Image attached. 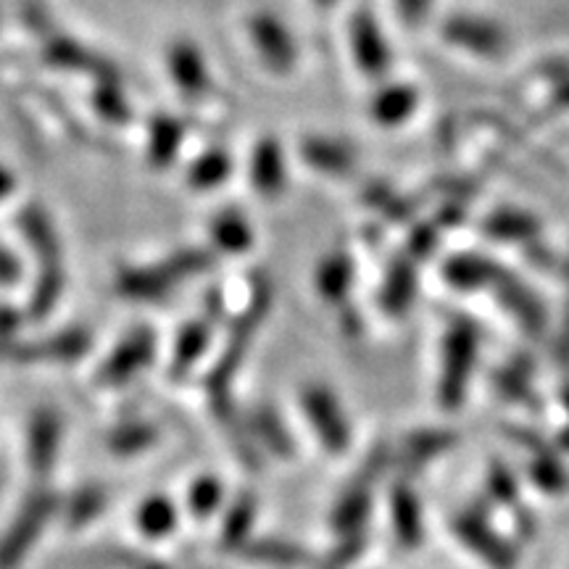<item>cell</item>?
<instances>
[{
    "label": "cell",
    "instance_id": "obj_10",
    "mask_svg": "<svg viewBox=\"0 0 569 569\" xmlns=\"http://www.w3.org/2000/svg\"><path fill=\"white\" fill-rule=\"evenodd\" d=\"M63 422L56 409H38L30 419L27 430V461L34 475H48L56 465L61 446Z\"/></svg>",
    "mask_w": 569,
    "mask_h": 569
},
{
    "label": "cell",
    "instance_id": "obj_5",
    "mask_svg": "<svg viewBox=\"0 0 569 569\" xmlns=\"http://www.w3.org/2000/svg\"><path fill=\"white\" fill-rule=\"evenodd\" d=\"M348 48H351L353 63L361 74L369 77V80L388 77L390 67H393V51H390L386 32L377 24L372 13H353L351 24H348Z\"/></svg>",
    "mask_w": 569,
    "mask_h": 569
},
{
    "label": "cell",
    "instance_id": "obj_40",
    "mask_svg": "<svg viewBox=\"0 0 569 569\" xmlns=\"http://www.w3.org/2000/svg\"><path fill=\"white\" fill-rule=\"evenodd\" d=\"M311 3H315L317 9H322V11H330V9H336V6H338V0H311Z\"/></svg>",
    "mask_w": 569,
    "mask_h": 569
},
{
    "label": "cell",
    "instance_id": "obj_7",
    "mask_svg": "<svg viewBox=\"0 0 569 569\" xmlns=\"http://www.w3.org/2000/svg\"><path fill=\"white\" fill-rule=\"evenodd\" d=\"M301 401L306 417H309L317 436L322 438L327 451L343 453L348 443H351V430H348L346 415L343 409H340L338 398L325 386H309L303 390Z\"/></svg>",
    "mask_w": 569,
    "mask_h": 569
},
{
    "label": "cell",
    "instance_id": "obj_28",
    "mask_svg": "<svg viewBox=\"0 0 569 569\" xmlns=\"http://www.w3.org/2000/svg\"><path fill=\"white\" fill-rule=\"evenodd\" d=\"M253 522H256V498L251 493L234 498L232 507L227 509L224 528H222V543L227 549H240V546L248 543Z\"/></svg>",
    "mask_w": 569,
    "mask_h": 569
},
{
    "label": "cell",
    "instance_id": "obj_19",
    "mask_svg": "<svg viewBox=\"0 0 569 569\" xmlns=\"http://www.w3.org/2000/svg\"><path fill=\"white\" fill-rule=\"evenodd\" d=\"M482 232L498 243H532L540 232V222L522 209H496L482 222Z\"/></svg>",
    "mask_w": 569,
    "mask_h": 569
},
{
    "label": "cell",
    "instance_id": "obj_29",
    "mask_svg": "<svg viewBox=\"0 0 569 569\" xmlns=\"http://www.w3.org/2000/svg\"><path fill=\"white\" fill-rule=\"evenodd\" d=\"M457 440L459 436L451 430H419L407 440V461L411 467H419L422 461L457 446Z\"/></svg>",
    "mask_w": 569,
    "mask_h": 569
},
{
    "label": "cell",
    "instance_id": "obj_1",
    "mask_svg": "<svg viewBox=\"0 0 569 569\" xmlns=\"http://www.w3.org/2000/svg\"><path fill=\"white\" fill-rule=\"evenodd\" d=\"M478 327L467 319H453L443 338V367H440L438 401L440 407L453 411L465 401L475 359H478Z\"/></svg>",
    "mask_w": 569,
    "mask_h": 569
},
{
    "label": "cell",
    "instance_id": "obj_23",
    "mask_svg": "<svg viewBox=\"0 0 569 569\" xmlns=\"http://www.w3.org/2000/svg\"><path fill=\"white\" fill-rule=\"evenodd\" d=\"M353 282V267L346 253H332L317 269V290L325 301L340 303Z\"/></svg>",
    "mask_w": 569,
    "mask_h": 569
},
{
    "label": "cell",
    "instance_id": "obj_39",
    "mask_svg": "<svg viewBox=\"0 0 569 569\" xmlns=\"http://www.w3.org/2000/svg\"><path fill=\"white\" fill-rule=\"evenodd\" d=\"M119 565L124 569H167L163 565H159V561L140 557V553H122V557H119Z\"/></svg>",
    "mask_w": 569,
    "mask_h": 569
},
{
    "label": "cell",
    "instance_id": "obj_22",
    "mask_svg": "<svg viewBox=\"0 0 569 569\" xmlns=\"http://www.w3.org/2000/svg\"><path fill=\"white\" fill-rule=\"evenodd\" d=\"M243 557L256 559V561H264V565H277V567H301L309 565L311 557L303 546L288 543V540H248L238 549Z\"/></svg>",
    "mask_w": 569,
    "mask_h": 569
},
{
    "label": "cell",
    "instance_id": "obj_21",
    "mask_svg": "<svg viewBox=\"0 0 569 569\" xmlns=\"http://www.w3.org/2000/svg\"><path fill=\"white\" fill-rule=\"evenodd\" d=\"M415 290H417L415 267H411L407 259L396 261L386 277V284H382V293H380L382 309H386L388 315H403V311L409 309V303L415 301Z\"/></svg>",
    "mask_w": 569,
    "mask_h": 569
},
{
    "label": "cell",
    "instance_id": "obj_2",
    "mask_svg": "<svg viewBox=\"0 0 569 569\" xmlns=\"http://www.w3.org/2000/svg\"><path fill=\"white\" fill-rule=\"evenodd\" d=\"M56 509H59V496L48 488L32 490L24 498L11 528L0 538V569H17L19 561L30 553L34 540L40 538V532L46 530V525L51 522Z\"/></svg>",
    "mask_w": 569,
    "mask_h": 569
},
{
    "label": "cell",
    "instance_id": "obj_17",
    "mask_svg": "<svg viewBox=\"0 0 569 569\" xmlns=\"http://www.w3.org/2000/svg\"><path fill=\"white\" fill-rule=\"evenodd\" d=\"M503 274V269L496 264V261L486 259V256L478 253H465L453 256V259L446 261L443 277L448 284L459 290H480V288H493L498 277Z\"/></svg>",
    "mask_w": 569,
    "mask_h": 569
},
{
    "label": "cell",
    "instance_id": "obj_27",
    "mask_svg": "<svg viewBox=\"0 0 569 569\" xmlns=\"http://www.w3.org/2000/svg\"><path fill=\"white\" fill-rule=\"evenodd\" d=\"M206 346H209V327L203 322H190L184 325V330L180 332V338H177V346H174V359H172V372L174 380H180L193 369V365L198 359H201V353L206 351Z\"/></svg>",
    "mask_w": 569,
    "mask_h": 569
},
{
    "label": "cell",
    "instance_id": "obj_43",
    "mask_svg": "<svg viewBox=\"0 0 569 569\" xmlns=\"http://www.w3.org/2000/svg\"><path fill=\"white\" fill-rule=\"evenodd\" d=\"M561 398H565V407H567V411H569V386L565 388V393H561Z\"/></svg>",
    "mask_w": 569,
    "mask_h": 569
},
{
    "label": "cell",
    "instance_id": "obj_9",
    "mask_svg": "<svg viewBox=\"0 0 569 569\" xmlns=\"http://www.w3.org/2000/svg\"><path fill=\"white\" fill-rule=\"evenodd\" d=\"M451 528L457 532L461 543H467L469 549L478 553L480 559H486L493 569H515V549H511L509 543H503V540L488 528V522L482 517L472 515V511H465V515L453 517Z\"/></svg>",
    "mask_w": 569,
    "mask_h": 569
},
{
    "label": "cell",
    "instance_id": "obj_20",
    "mask_svg": "<svg viewBox=\"0 0 569 569\" xmlns=\"http://www.w3.org/2000/svg\"><path fill=\"white\" fill-rule=\"evenodd\" d=\"M248 427H251V436L259 438V443L267 448V451H272L274 457L280 459H290L296 453V443L293 438H290L288 427L280 419V415L272 407H256L251 409V415H248Z\"/></svg>",
    "mask_w": 569,
    "mask_h": 569
},
{
    "label": "cell",
    "instance_id": "obj_6",
    "mask_svg": "<svg viewBox=\"0 0 569 569\" xmlns=\"http://www.w3.org/2000/svg\"><path fill=\"white\" fill-rule=\"evenodd\" d=\"M251 48L274 74H290L298 67V46L288 27L272 13H256L246 24Z\"/></svg>",
    "mask_w": 569,
    "mask_h": 569
},
{
    "label": "cell",
    "instance_id": "obj_14",
    "mask_svg": "<svg viewBox=\"0 0 569 569\" xmlns=\"http://www.w3.org/2000/svg\"><path fill=\"white\" fill-rule=\"evenodd\" d=\"M251 184L256 193L264 198H277L284 190V180H288V172H284V156L282 148L277 140H264L256 146L251 156Z\"/></svg>",
    "mask_w": 569,
    "mask_h": 569
},
{
    "label": "cell",
    "instance_id": "obj_26",
    "mask_svg": "<svg viewBox=\"0 0 569 569\" xmlns=\"http://www.w3.org/2000/svg\"><path fill=\"white\" fill-rule=\"evenodd\" d=\"M138 528L148 538H163L177 528V507L172 498L151 496L140 503Z\"/></svg>",
    "mask_w": 569,
    "mask_h": 569
},
{
    "label": "cell",
    "instance_id": "obj_8",
    "mask_svg": "<svg viewBox=\"0 0 569 569\" xmlns=\"http://www.w3.org/2000/svg\"><path fill=\"white\" fill-rule=\"evenodd\" d=\"M156 351V338L151 330H134L127 336L122 343L113 348V353L103 361V367L98 369V386L117 388L124 386L132 375H138L142 367L151 365Z\"/></svg>",
    "mask_w": 569,
    "mask_h": 569
},
{
    "label": "cell",
    "instance_id": "obj_35",
    "mask_svg": "<svg viewBox=\"0 0 569 569\" xmlns=\"http://www.w3.org/2000/svg\"><path fill=\"white\" fill-rule=\"evenodd\" d=\"M222 232L217 234V243L227 248V251H243V248L251 246V232H248V224L240 217H232V224H219Z\"/></svg>",
    "mask_w": 569,
    "mask_h": 569
},
{
    "label": "cell",
    "instance_id": "obj_30",
    "mask_svg": "<svg viewBox=\"0 0 569 569\" xmlns=\"http://www.w3.org/2000/svg\"><path fill=\"white\" fill-rule=\"evenodd\" d=\"M106 509V490L98 486H82L69 496L67 501V522L71 528H82L96 519Z\"/></svg>",
    "mask_w": 569,
    "mask_h": 569
},
{
    "label": "cell",
    "instance_id": "obj_4",
    "mask_svg": "<svg viewBox=\"0 0 569 569\" xmlns=\"http://www.w3.org/2000/svg\"><path fill=\"white\" fill-rule=\"evenodd\" d=\"M440 38L448 46L459 48L480 59H498L509 48V34L493 19L472 17V13H457L440 24Z\"/></svg>",
    "mask_w": 569,
    "mask_h": 569
},
{
    "label": "cell",
    "instance_id": "obj_37",
    "mask_svg": "<svg viewBox=\"0 0 569 569\" xmlns=\"http://www.w3.org/2000/svg\"><path fill=\"white\" fill-rule=\"evenodd\" d=\"M393 6L407 27H422L432 13V0H393Z\"/></svg>",
    "mask_w": 569,
    "mask_h": 569
},
{
    "label": "cell",
    "instance_id": "obj_32",
    "mask_svg": "<svg viewBox=\"0 0 569 569\" xmlns=\"http://www.w3.org/2000/svg\"><path fill=\"white\" fill-rule=\"evenodd\" d=\"M222 498H224L222 482L211 478V475H203V478H198L188 490V507L198 519H206L222 507Z\"/></svg>",
    "mask_w": 569,
    "mask_h": 569
},
{
    "label": "cell",
    "instance_id": "obj_18",
    "mask_svg": "<svg viewBox=\"0 0 569 569\" xmlns=\"http://www.w3.org/2000/svg\"><path fill=\"white\" fill-rule=\"evenodd\" d=\"M301 156L315 172H322L330 177H346L356 167V153L351 148H348L346 142H338L330 138L303 140Z\"/></svg>",
    "mask_w": 569,
    "mask_h": 569
},
{
    "label": "cell",
    "instance_id": "obj_25",
    "mask_svg": "<svg viewBox=\"0 0 569 569\" xmlns=\"http://www.w3.org/2000/svg\"><path fill=\"white\" fill-rule=\"evenodd\" d=\"M159 440V430L151 422L142 419H132V422H122L111 430L109 448L119 457H134V453L148 451Z\"/></svg>",
    "mask_w": 569,
    "mask_h": 569
},
{
    "label": "cell",
    "instance_id": "obj_42",
    "mask_svg": "<svg viewBox=\"0 0 569 569\" xmlns=\"http://www.w3.org/2000/svg\"><path fill=\"white\" fill-rule=\"evenodd\" d=\"M561 446H565V448H569V430L567 432H561Z\"/></svg>",
    "mask_w": 569,
    "mask_h": 569
},
{
    "label": "cell",
    "instance_id": "obj_13",
    "mask_svg": "<svg viewBox=\"0 0 569 569\" xmlns=\"http://www.w3.org/2000/svg\"><path fill=\"white\" fill-rule=\"evenodd\" d=\"M419 103L417 88H411L409 82H388L375 92L372 101H369V117L375 124L380 127H398L409 122L415 117Z\"/></svg>",
    "mask_w": 569,
    "mask_h": 569
},
{
    "label": "cell",
    "instance_id": "obj_11",
    "mask_svg": "<svg viewBox=\"0 0 569 569\" xmlns=\"http://www.w3.org/2000/svg\"><path fill=\"white\" fill-rule=\"evenodd\" d=\"M490 290H493L503 309H509L511 317H515L517 322L525 327V330H530V332L543 330L546 327L543 303H540L536 293H532L530 288H525V284L519 282L515 274L503 269V274L498 277L496 284Z\"/></svg>",
    "mask_w": 569,
    "mask_h": 569
},
{
    "label": "cell",
    "instance_id": "obj_24",
    "mask_svg": "<svg viewBox=\"0 0 569 569\" xmlns=\"http://www.w3.org/2000/svg\"><path fill=\"white\" fill-rule=\"evenodd\" d=\"M167 67L172 71V80L177 82V88L188 92V96H196V92L203 88V59L193 46H174L167 59Z\"/></svg>",
    "mask_w": 569,
    "mask_h": 569
},
{
    "label": "cell",
    "instance_id": "obj_15",
    "mask_svg": "<svg viewBox=\"0 0 569 569\" xmlns=\"http://www.w3.org/2000/svg\"><path fill=\"white\" fill-rule=\"evenodd\" d=\"M390 517H393L396 536L407 549H417L425 540V517L419 498L407 482H398L390 493Z\"/></svg>",
    "mask_w": 569,
    "mask_h": 569
},
{
    "label": "cell",
    "instance_id": "obj_31",
    "mask_svg": "<svg viewBox=\"0 0 569 569\" xmlns=\"http://www.w3.org/2000/svg\"><path fill=\"white\" fill-rule=\"evenodd\" d=\"M496 390L503 398L517 403H532V390H530V367H525L522 361L517 365L503 367L496 372Z\"/></svg>",
    "mask_w": 569,
    "mask_h": 569
},
{
    "label": "cell",
    "instance_id": "obj_16",
    "mask_svg": "<svg viewBox=\"0 0 569 569\" xmlns=\"http://www.w3.org/2000/svg\"><path fill=\"white\" fill-rule=\"evenodd\" d=\"M369 488H372V480H365L361 475L351 482V488L338 498L336 509H332V530L340 532V536H356V532L365 528L369 509H372V493H369Z\"/></svg>",
    "mask_w": 569,
    "mask_h": 569
},
{
    "label": "cell",
    "instance_id": "obj_33",
    "mask_svg": "<svg viewBox=\"0 0 569 569\" xmlns=\"http://www.w3.org/2000/svg\"><path fill=\"white\" fill-rule=\"evenodd\" d=\"M530 475L549 493H561L569 488V475L561 469L557 457H536L530 465Z\"/></svg>",
    "mask_w": 569,
    "mask_h": 569
},
{
    "label": "cell",
    "instance_id": "obj_36",
    "mask_svg": "<svg viewBox=\"0 0 569 569\" xmlns=\"http://www.w3.org/2000/svg\"><path fill=\"white\" fill-rule=\"evenodd\" d=\"M488 486H490V493H493L498 501H515V498H517L515 475H511L503 465H498V461L490 465Z\"/></svg>",
    "mask_w": 569,
    "mask_h": 569
},
{
    "label": "cell",
    "instance_id": "obj_41",
    "mask_svg": "<svg viewBox=\"0 0 569 569\" xmlns=\"http://www.w3.org/2000/svg\"><path fill=\"white\" fill-rule=\"evenodd\" d=\"M6 190H9V177L0 172V198L6 196Z\"/></svg>",
    "mask_w": 569,
    "mask_h": 569
},
{
    "label": "cell",
    "instance_id": "obj_3",
    "mask_svg": "<svg viewBox=\"0 0 569 569\" xmlns=\"http://www.w3.org/2000/svg\"><path fill=\"white\" fill-rule=\"evenodd\" d=\"M206 264H209L206 256L184 253L163 261L159 267L134 269V272H124L119 277V293L124 298H134V301H156V298H161L167 290H172L177 282L184 280V277L201 272Z\"/></svg>",
    "mask_w": 569,
    "mask_h": 569
},
{
    "label": "cell",
    "instance_id": "obj_38",
    "mask_svg": "<svg viewBox=\"0 0 569 569\" xmlns=\"http://www.w3.org/2000/svg\"><path fill=\"white\" fill-rule=\"evenodd\" d=\"M19 277V264L9 251L0 248V284H11Z\"/></svg>",
    "mask_w": 569,
    "mask_h": 569
},
{
    "label": "cell",
    "instance_id": "obj_34",
    "mask_svg": "<svg viewBox=\"0 0 569 569\" xmlns=\"http://www.w3.org/2000/svg\"><path fill=\"white\" fill-rule=\"evenodd\" d=\"M365 546H367V540H365V536H359V532H356V536H346L343 543H340L338 549L330 551V557H327V561H325V569L348 567L353 559L361 557Z\"/></svg>",
    "mask_w": 569,
    "mask_h": 569
},
{
    "label": "cell",
    "instance_id": "obj_12",
    "mask_svg": "<svg viewBox=\"0 0 569 569\" xmlns=\"http://www.w3.org/2000/svg\"><path fill=\"white\" fill-rule=\"evenodd\" d=\"M90 348L88 332L69 330L59 336L40 340V343H21L11 348V359L21 365H38V361H77Z\"/></svg>",
    "mask_w": 569,
    "mask_h": 569
}]
</instances>
